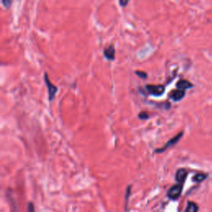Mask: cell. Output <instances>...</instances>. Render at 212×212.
Wrapping results in <instances>:
<instances>
[{
    "label": "cell",
    "instance_id": "1",
    "mask_svg": "<svg viewBox=\"0 0 212 212\" xmlns=\"http://www.w3.org/2000/svg\"><path fill=\"white\" fill-rule=\"evenodd\" d=\"M44 81L47 88V91H48V99L50 101H52L56 97V95L57 93L58 88L53 84L52 82L50 80L48 77V75L47 72H45L44 74Z\"/></svg>",
    "mask_w": 212,
    "mask_h": 212
},
{
    "label": "cell",
    "instance_id": "2",
    "mask_svg": "<svg viewBox=\"0 0 212 212\" xmlns=\"http://www.w3.org/2000/svg\"><path fill=\"white\" fill-rule=\"evenodd\" d=\"M182 136H183V132H180L178 134H177L175 137H173L171 139H169V140L167 142V143L164 144L162 148L155 149V153H162L165 152L167 149H168L169 148H171V147H173L174 145H176L177 143L181 140V138Z\"/></svg>",
    "mask_w": 212,
    "mask_h": 212
},
{
    "label": "cell",
    "instance_id": "3",
    "mask_svg": "<svg viewBox=\"0 0 212 212\" xmlns=\"http://www.w3.org/2000/svg\"><path fill=\"white\" fill-rule=\"evenodd\" d=\"M145 90L153 96H161L165 91V87L162 85H147Z\"/></svg>",
    "mask_w": 212,
    "mask_h": 212
},
{
    "label": "cell",
    "instance_id": "4",
    "mask_svg": "<svg viewBox=\"0 0 212 212\" xmlns=\"http://www.w3.org/2000/svg\"><path fill=\"white\" fill-rule=\"evenodd\" d=\"M181 191H182V184H177V185L172 186L168 191L167 195L168 198H170L171 200H177L181 196Z\"/></svg>",
    "mask_w": 212,
    "mask_h": 212
},
{
    "label": "cell",
    "instance_id": "5",
    "mask_svg": "<svg viewBox=\"0 0 212 212\" xmlns=\"http://www.w3.org/2000/svg\"><path fill=\"white\" fill-rule=\"evenodd\" d=\"M185 96V91L181 90H174L170 93V98L174 101H179L181 99H183Z\"/></svg>",
    "mask_w": 212,
    "mask_h": 212
},
{
    "label": "cell",
    "instance_id": "6",
    "mask_svg": "<svg viewBox=\"0 0 212 212\" xmlns=\"http://www.w3.org/2000/svg\"><path fill=\"white\" fill-rule=\"evenodd\" d=\"M104 57L110 60V61H114L115 58V49L114 45H110L109 47H107L104 50Z\"/></svg>",
    "mask_w": 212,
    "mask_h": 212
},
{
    "label": "cell",
    "instance_id": "7",
    "mask_svg": "<svg viewBox=\"0 0 212 212\" xmlns=\"http://www.w3.org/2000/svg\"><path fill=\"white\" fill-rule=\"evenodd\" d=\"M186 177H187V171L184 168H181L177 171L175 177H176V181L178 182V184H182L185 181Z\"/></svg>",
    "mask_w": 212,
    "mask_h": 212
},
{
    "label": "cell",
    "instance_id": "8",
    "mask_svg": "<svg viewBox=\"0 0 212 212\" xmlns=\"http://www.w3.org/2000/svg\"><path fill=\"white\" fill-rule=\"evenodd\" d=\"M177 87L179 90H185L186 89L191 88L192 87V84L191 82H189L188 80H181L177 81Z\"/></svg>",
    "mask_w": 212,
    "mask_h": 212
},
{
    "label": "cell",
    "instance_id": "9",
    "mask_svg": "<svg viewBox=\"0 0 212 212\" xmlns=\"http://www.w3.org/2000/svg\"><path fill=\"white\" fill-rule=\"evenodd\" d=\"M185 212H198V206L193 201H189Z\"/></svg>",
    "mask_w": 212,
    "mask_h": 212
},
{
    "label": "cell",
    "instance_id": "10",
    "mask_svg": "<svg viewBox=\"0 0 212 212\" xmlns=\"http://www.w3.org/2000/svg\"><path fill=\"white\" fill-rule=\"evenodd\" d=\"M8 198H9V203H10V211L11 212H19L18 209V206H17V205H16V202H15V201H14V199L10 196V195H8Z\"/></svg>",
    "mask_w": 212,
    "mask_h": 212
},
{
    "label": "cell",
    "instance_id": "11",
    "mask_svg": "<svg viewBox=\"0 0 212 212\" xmlns=\"http://www.w3.org/2000/svg\"><path fill=\"white\" fill-rule=\"evenodd\" d=\"M206 178V174H202V173H198L196 174L194 177H193V181L196 182H201Z\"/></svg>",
    "mask_w": 212,
    "mask_h": 212
},
{
    "label": "cell",
    "instance_id": "12",
    "mask_svg": "<svg viewBox=\"0 0 212 212\" xmlns=\"http://www.w3.org/2000/svg\"><path fill=\"white\" fill-rule=\"evenodd\" d=\"M138 117L141 120H146V119L149 118V115H148V112H141V113H139V115H138Z\"/></svg>",
    "mask_w": 212,
    "mask_h": 212
},
{
    "label": "cell",
    "instance_id": "13",
    "mask_svg": "<svg viewBox=\"0 0 212 212\" xmlns=\"http://www.w3.org/2000/svg\"><path fill=\"white\" fill-rule=\"evenodd\" d=\"M135 74L138 75V76H139L141 79H146L147 77H148V74L144 72V71H135Z\"/></svg>",
    "mask_w": 212,
    "mask_h": 212
},
{
    "label": "cell",
    "instance_id": "14",
    "mask_svg": "<svg viewBox=\"0 0 212 212\" xmlns=\"http://www.w3.org/2000/svg\"><path fill=\"white\" fill-rule=\"evenodd\" d=\"M27 212H36L35 206L32 202H28L27 204Z\"/></svg>",
    "mask_w": 212,
    "mask_h": 212
},
{
    "label": "cell",
    "instance_id": "15",
    "mask_svg": "<svg viewBox=\"0 0 212 212\" xmlns=\"http://www.w3.org/2000/svg\"><path fill=\"white\" fill-rule=\"evenodd\" d=\"M12 4H13V2L10 1V0H3L2 1V4L4 5L5 8H7V9H9L11 7Z\"/></svg>",
    "mask_w": 212,
    "mask_h": 212
},
{
    "label": "cell",
    "instance_id": "16",
    "mask_svg": "<svg viewBox=\"0 0 212 212\" xmlns=\"http://www.w3.org/2000/svg\"><path fill=\"white\" fill-rule=\"evenodd\" d=\"M119 3V4L121 5L122 7H125V6H126V5H127L128 4V0H127V1H126V0H125V1L120 0Z\"/></svg>",
    "mask_w": 212,
    "mask_h": 212
}]
</instances>
